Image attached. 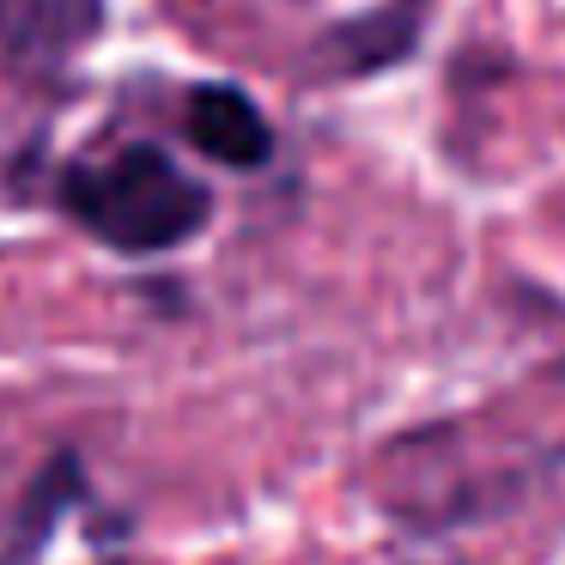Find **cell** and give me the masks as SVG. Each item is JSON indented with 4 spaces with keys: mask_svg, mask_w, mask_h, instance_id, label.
<instances>
[{
    "mask_svg": "<svg viewBox=\"0 0 565 565\" xmlns=\"http://www.w3.org/2000/svg\"><path fill=\"white\" fill-rule=\"evenodd\" d=\"M62 207L86 225L98 244L122 249V256H159L177 249L207 225L213 195L183 177L171 152L128 140V147L104 152V159L67 164L62 171Z\"/></svg>",
    "mask_w": 565,
    "mask_h": 565,
    "instance_id": "1",
    "label": "cell"
},
{
    "mask_svg": "<svg viewBox=\"0 0 565 565\" xmlns=\"http://www.w3.org/2000/svg\"><path fill=\"white\" fill-rule=\"evenodd\" d=\"M183 135L201 159L225 171H262L274 159V128L237 86H195L183 98Z\"/></svg>",
    "mask_w": 565,
    "mask_h": 565,
    "instance_id": "3",
    "label": "cell"
},
{
    "mask_svg": "<svg viewBox=\"0 0 565 565\" xmlns=\"http://www.w3.org/2000/svg\"><path fill=\"white\" fill-rule=\"evenodd\" d=\"M62 499H79V462H74V456H55L50 475L38 480V492H31V511H25V541L7 553V565H38V547H43V535H50Z\"/></svg>",
    "mask_w": 565,
    "mask_h": 565,
    "instance_id": "5",
    "label": "cell"
},
{
    "mask_svg": "<svg viewBox=\"0 0 565 565\" xmlns=\"http://www.w3.org/2000/svg\"><path fill=\"white\" fill-rule=\"evenodd\" d=\"M414 43H419V0H383L377 13H359L322 38L317 67H329V74H377V67L402 62Z\"/></svg>",
    "mask_w": 565,
    "mask_h": 565,
    "instance_id": "4",
    "label": "cell"
},
{
    "mask_svg": "<svg viewBox=\"0 0 565 565\" xmlns=\"http://www.w3.org/2000/svg\"><path fill=\"white\" fill-rule=\"evenodd\" d=\"M104 31V0H0V55L43 79L86 55Z\"/></svg>",
    "mask_w": 565,
    "mask_h": 565,
    "instance_id": "2",
    "label": "cell"
},
{
    "mask_svg": "<svg viewBox=\"0 0 565 565\" xmlns=\"http://www.w3.org/2000/svg\"><path fill=\"white\" fill-rule=\"evenodd\" d=\"M122 565H135V559H122Z\"/></svg>",
    "mask_w": 565,
    "mask_h": 565,
    "instance_id": "6",
    "label": "cell"
}]
</instances>
